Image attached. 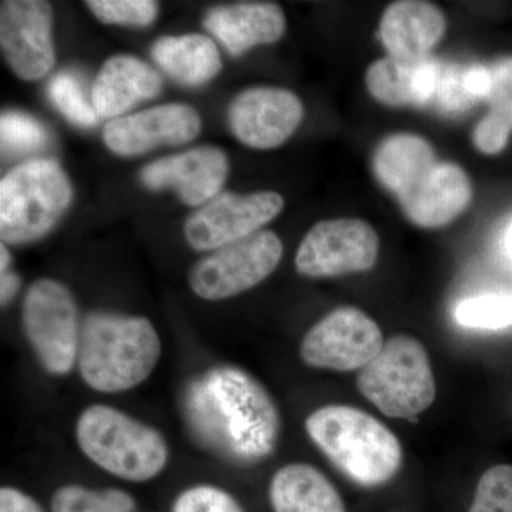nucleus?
<instances>
[{
	"label": "nucleus",
	"mask_w": 512,
	"mask_h": 512,
	"mask_svg": "<svg viewBox=\"0 0 512 512\" xmlns=\"http://www.w3.org/2000/svg\"><path fill=\"white\" fill-rule=\"evenodd\" d=\"M188 430L202 447L235 464L271 456L281 434V414L247 370L215 366L194 377L181 397Z\"/></svg>",
	"instance_id": "obj_1"
},
{
	"label": "nucleus",
	"mask_w": 512,
	"mask_h": 512,
	"mask_svg": "<svg viewBox=\"0 0 512 512\" xmlns=\"http://www.w3.org/2000/svg\"><path fill=\"white\" fill-rule=\"evenodd\" d=\"M173 512H244L227 491L214 485H195L178 495Z\"/></svg>",
	"instance_id": "obj_31"
},
{
	"label": "nucleus",
	"mask_w": 512,
	"mask_h": 512,
	"mask_svg": "<svg viewBox=\"0 0 512 512\" xmlns=\"http://www.w3.org/2000/svg\"><path fill=\"white\" fill-rule=\"evenodd\" d=\"M84 456L123 480L144 483L167 466V441L160 431L104 404L87 407L76 424Z\"/></svg>",
	"instance_id": "obj_4"
},
{
	"label": "nucleus",
	"mask_w": 512,
	"mask_h": 512,
	"mask_svg": "<svg viewBox=\"0 0 512 512\" xmlns=\"http://www.w3.org/2000/svg\"><path fill=\"white\" fill-rule=\"evenodd\" d=\"M383 346V333L375 320L353 306H342L303 336L301 357L316 369L352 372L369 365Z\"/></svg>",
	"instance_id": "obj_10"
},
{
	"label": "nucleus",
	"mask_w": 512,
	"mask_h": 512,
	"mask_svg": "<svg viewBox=\"0 0 512 512\" xmlns=\"http://www.w3.org/2000/svg\"><path fill=\"white\" fill-rule=\"evenodd\" d=\"M471 200L473 184L466 171L460 165L439 161L397 201L417 227L440 228L460 217Z\"/></svg>",
	"instance_id": "obj_16"
},
{
	"label": "nucleus",
	"mask_w": 512,
	"mask_h": 512,
	"mask_svg": "<svg viewBox=\"0 0 512 512\" xmlns=\"http://www.w3.org/2000/svg\"><path fill=\"white\" fill-rule=\"evenodd\" d=\"M87 8L110 25L150 26L157 18L158 6L151 0H89Z\"/></svg>",
	"instance_id": "obj_29"
},
{
	"label": "nucleus",
	"mask_w": 512,
	"mask_h": 512,
	"mask_svg": "<svg viewBox=\"0 0 512 512\" xmlns=\"http://www.w3.org/2000/svg\"><path fill=\"white\" fill-rule=\"evenodd\" d=\"M512 130L497 114L488 111L473 131V143L478 151L487 156H495L507 147Z\"/></svg>",
	"instance_id": "obj_33"
},
{
	"label": "nucleus",
	"mask_w": 512,
	"mask_h": 512,
	"mask_svg": "<svg viewBox=\"0 0 512 512\" xmlns=\"http://www.w3.org/2000/svg\"><path fill=\"white\" fill-rule=\"evenodd\" d=\"M299 97L281 87H252L229 107V126L245 146L271 150L293 136L303 119Z\"/></svg>",
	"instance_id": "obj_13"
},
{
	"label": "nucleus",
	"mask_w": 512,
	"mask_h": 512,
	"mask_svg": "<svg viewBox=\"0 0 512 512\" xmlns=\"http://www.w3.org/2000/svg\"><path fill=\"white\" fill-rule=\"evenodd\" d=\"M305 427L330 463L362 487L386 484L402 467L399 439L382 421L355 407H322Z\"/></svg>",
	"instance_id": "obj_3"
},
{
	"label": "nucleus",
	"mask_w": 512,
	"mask_h": 512,
	"mask_svg": "<svg viewBox=\"0 0 512 512\" xmlns=\"http://www.w3.org/2000/svg\"><path fill=\"white\" fill-rule=\"evenodd\" d=\"M69 178L47 158L26 161L0 181L2 244H28L45 237L72 202Z\"/></svg>",
	"instance_id": "obj_5"
},
{
	"label": "nucleus",
	"mask_w": 512,
	"mask_h": 512,
	"mask_svg": "<svg viewBox=\"0 0 512 512\" xmlns=\"http://www.w3.org/2000/svg\"><path fill=\"white\" fill-rule=\"evenodd\" d=\"M46 127L35 117L22 111H6L0 119V141L3 154H28L43 150L49 144Z\"/></svg>",
	"instance_id": "obj_25"
},
{
	"label": "nucleus",
	"mask_w": 512,
	"mask_h": 512,
	"mask_svg": "<svg viewBox=\"0 0 512 512\" xmlns=\"http://www.w3.org/2000/svg\"><path fill=\"white\" fill-rule=\"evenodd\" d=\"M136 503L117 488L90 490L82 485H64L52 498V512H134Z\"/></svg>",
	"instance_id": "obj_24"
},
{
	"label": "nucleus",
	"mask_w": 512,
	"mask_h": 512,
	"mask_svg": "<svg viewBox=\"0 0 512 512\" xmlns=\"http://www.w3.org/2000/svg\"><path fill=\"white\" fill-rule=\"evenodd\" d=\"M446 30V16L433 3L400 0L384 10L379 36L389 56L417 60L430 56Z\"/></svg>",
	"instance_id": "obj_18"
},
{
	"label": "nucleus",
	"mask_w": 512,
	"mask_h": 512,
	"mask_svg": "<svg viewBox=\"0 0 512 512\" xmlns=\"http://www.w3.org/2000/svg\"><path fill=\"white\" fill-rule=\"evenodd\" d=\"M443 64L431 55L417 60L383 57L367 67L366 87L383 106L424 107L436 97Z\"/></svg>",
	"instance_id": "obj_17"
},
{
	"label": "nucleus",
	"mask_w": 512,
	"mask_h": 512,
	"mask_svg": "<svg viewBox=\"0 0 512 512\" xmlns=\"http://www.w3.org/2000/svg\"><path fill=\"white\" fill-rule=\"evenodd\" d=\"M0 512H43L30 495L18 488L3 487L0 490Z\"/></svg>",
	"instance_id": "obj_34"
},
{
	"label": "nucleus",
	"mask_w": 512,
	"mask_h": 512,
	"mask_svg": "<svg viewBox=\"0 0 512 512\" xmlns=\"http://www.w3.org/2000/svg\"><path fill=\"white\" fill-rule=\"evenodd\" d=\"M282 208L284 198L278 192H224L192 212L185 222V239L195 251H215L259 232Z\"/></svg>",
	"instance_id": "obj_11"
},
{
	"label": "nucleus",
	"mask_w": 512,
	"mask_h": 512,
	"mask_svg": "<svg viewBox=\"0 0 512 512\" xmlns=\"http://www.w3.org/2000/svg\"><path fill=\"white\" fill-rule=\"evenodd\" d=\"M467 67L458 64H443L439 86H437L436 101L440 110L446 113H461L477 103L466 83Z\"/></svg>",
	"instance_id": "obj_30"
},
{
	"label": "nucleus",
	"mask_w": 512,
	"mask_h": 512,
	"mask_svg": "<svg viewBox=\"0 0 512 512\" xmlns=\"http://www.w3.org/2000/svg\"><path fill=\"white\" fill-rule=\"evenodd\" d=\"M505 247H507L508 255L512 259V224L508 228L507 237H505Z\"/></svg>",
	"instance_id": "obj_37"
},
{
	"label": "nucleus",
	"mask_w": 512,
	"mask_h": 512,
	"mask_svg": "<svg viewBox=\"0 0 512 512\" xmlns=\"http://www.w3.org/2000/svg\"><path fill=\"white\" fill-rule=\"evenodd\" d=\"M9 264H10V254L8 249H6V245L2 244V247H0V269H2V272L9 271Z\"/></svg>",
	"instance_id": "obj_36"
},
{
	"label": "nucleus",
	"mask_w": 512,
	"mask_h": 512,
	"mask_svg": "<svg viewBox=\"0 0 512 512\" xmlns=\"http://www.w3.org/2000/svg\"><path fill=\"white\" fill-rule=\"evenodd\" d=\"M379 251V237L366 221H320L299 245L295 265L299 274L309 278L359 274L376 265Z\"/></svg>",
	"instance_id": "obj_9"
},
{
	"label": "nucleus",
	"mask_w": 512,
	"mask_h": 512,
	"mask_svg": "<svg viewBox=\"0 0 512 512\" xmlns=\"http://www.w3.org/2000/svg\"><path fill=\"white\" fill-rule=\"evenodd\" d=\"M163 80L137 57L117 55L101 67L94 82L92 101L97 116L113 119L140 101L160 94Z\"/></svg>",
	"instance_id": "obj_20"
},
{
	"label": "nucleus",
	"mask_w": 512,
	"mask_h": 512,
	"mask_svg": "<svg viewBox=\"0 0 512 512\" xmlns=\"http://www.w3.org/2000/svg\"><path fill=\"white\" fill-rule=\"evenodd\" d=\"M153 323L141 316L96 312L87 316L80 339L83 382L100 393H121L146 382L161 357Z\"/></svg>",
	"instance_id": "obj_2"
},
{
	"label": "nucleus",
	"mask_w": 512,
	"mask_h": 512,
	"mask_svg": "<svg viewBox=\"0 0 512 512\" xmlns=\"http://www.w3.org/2000/svg\"><path fill=\"white\" fill-rule=\"evenodd\" d=\"M228 170L224 151L202 146L148 164L141 171V183L153 191L171 188L184 204L198 207L217 197L227 180Z\"/></svg>",
	"instance_id": "obj_15"
},
{
	"label": "nucleus",
	"mask_w": 512,
	"mask_h": 512,
	"mask_svg": "<svg viewBox=\"0 0 512 512\" xmlns=\"http://www.w3.org/2000/svg\"><path fill=\"white\" fill-rule=\"evenodd\" d=\"M429 141L412 133L384 138L372 157L376 180L399 200L439 163Z\"/></svg>",
	"instance_id": "obj_21"
},
{
	"label": "nucleus",
	"mask_w": 512,
	"mask_h": 512,
	"mask_svg": "<svg viewBox=\"0 0 512 512\" xmlns=\"http://www.w3.org/2000/svg\"><path fill=\"white\" fill-rule=\"evenodd\" d=\"M456 320L464 328L497 330L512 326V295H484L461 302Z\"/></svg>",
	"instance_id": "obj_26"
},
{
	"label": "nucleus",
	"mask_w": 512,
	"mask_h": 512,
	"mask_svg": "<svg viewBox=\"0 0 512 512\" xmlns=\"http://www.w3.org/2000/svg\"><path fill=\"white\" fill-rule=\"evenodd\" d=\"M357 389L387 417L416 423L436 400L430 357L419 339L396 335L360 370Z\"/></svg>",
	"instance_id": "obj_6"
},
{
	"label": "nucleus",
	"mask_w": 512,
	"mask_h": 512,
	"mask_svg": "<svg viewBox=\"0 0 512 512\" xmlns=\"http://www.w3.org/2000/svg\"><path fill=\"white\" fill-rule=\"evenodd\" d=\"M49 97L67 120L80 127L96 124L97 113L84 99L80 83L73 74L57 73L49 83Z\"/></svg>",
	"instance_id": "obj_27"
},
{
	"label": "nucleus",
	"mask_w": 512,
	"mask_h": 512,
	"mask_svg": "<svg viewBox=\"0 0 512 512\" xmlns=\"http://www.w3.org/2000/svg\"><path fill=\"white\" fill-rule=\"evenodd\" d=\"M23 329L49 375L72 372L79 359L82 329L76 301L66 285L43 278L30 286L23 302Z\"/></svg>",
	"instance_id": "obj_7"
},
{
	"label": "nucleus",
	"mask_w": 512,
	"mask_h": 512,
	"mask_svg": "<svg viewBox=\"0 0 512 512\" xmlns=\"http://www.w3.org/2000/svg\"><path fill=\"white\" fill-rule=\"evenodd\" d=\"M269 498L275 512H348L335 485L309 464L282 467L272 478Z\"/></svg>",
	"instance_id": "obj_22"
},
{
	"label": "nucleus",
	"mask_w": 512,
	"mask_h": 512,
	"mask_svg": "<svg viewBox=\"0 0 512 512\" xmlns=\"http://www.w3.org/2000/svg\"><path fill=\"white\" fill-rule=\"evenodd\" d=\"M52 6L42 0H6L0 6V46L20 79L39 80L55 64Z\"/></svg>",
	"instance_id": "obj_12"
},
{
	"label": "nucleus",
	"mask_w": 512,
	"mask_h": 512,
	"mask_svg": "<svg viewBox=\"0 0 512 512\" xmlns=\"http://www.w3.org/2000/svg\"><path fill=\"white\" fill-rule=\"evenodd\" d=\"M20 288V278L13 272H2V281H0V301L6 305L15 298Z\"/></svg>",
	"instance_id": "obj_35"
},
{
	"label": "nucleus",
	"mask_w": 512,
	"mask_h": 512,
	"mask_svg": "<svg viewBox=\"0 0 512 512\" xmlns=\"http://www.w3.org/2000/svg\"><path fill=\"white\" fill-rule=\"evenodd\" d=\"M490 90L487 101L491 113L497 114L512 130V56H505L488 66Z\"/></svg>",
	"instance_id": "obj_32"
},
{
	"label": "nucleus",
	"mask_w": 512,
	"mask_h": 512,
	"mask_svg": "<svg viewBox=\"0 0 512 512\" xmlns=\"http://www.w3.org/2000/svg\"><path fill=\"white\" fill-rule=\"evenodd\" d=\"M151 53L158 66L184 86L208 83L222 69L218 47L210 37L198 33L161 37Z\"/></svg>",
	"instance_id": "obj_23"
},
{
	"label": "nucleus",
	"mask_w": 512,
	"mask_h": 512,
	"mask_svg": "<svg viewBox=\"0 0 512 512\" xmlns=\"http://www.w3.org/2000/svg\"><path fill=\"white\" fill-rule=\"evenodd\" d=\"M282 255L284 245L275 232H255L201 259L192 268L191 289L205 301L232 298L265 281Z\"/></svg>",
	"instance_id": "obj_8"
},
{
	"label": "nucleus",
	"mask_w": 512,
	"mask_h": 512,
	"mask_svg": "<svg viewBox=\"0 0 512 512\" xmlns=\"http://www.w3.org/2000/svg\"><path fill=\"white\" fill-rule=\"evenodd\" d=\"M468 512H512V466L500 464L485 471Z\"/></svg>",
	"instance_id": "obj_28"
},
{
	"label": "nucleus",
	"mask_w": 512,
	"mask_h": 512,
	"mask_svg": "<svg viewBox=\"0 0 512 512\" xmlns=\"http://www.w3.org/2000/svg\"><path fill=\"white\" fill-rule=\"evenodd\" d=\"M201 119L185 104H164L111 120L104 127V143L113 153L130 157L161 146H180L197 138Z\"/></svg>",
	"instance_id": "obj_14"
},
{
	"label": "nucleus",
	"mask_w": 512,
	"mask_h": 512,
	"mask_svg": "<svg viewBox=\"0 0 512 512\" xmlns=\"http://www.w3.org/2000/svg\"><path fill=\"white\" fill-rule=\"evenodd\" d=\"M204 26L232 56H239L251 47L278 42L284 36L286 18L275 3L247 2L211 9Z\"/></svg>",
	"instance_id": "obj_19"
}]
</instances>
